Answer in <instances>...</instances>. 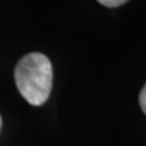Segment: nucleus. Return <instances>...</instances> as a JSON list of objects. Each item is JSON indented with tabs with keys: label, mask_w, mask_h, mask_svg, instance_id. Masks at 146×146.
<instances>
[{
	"label": "nucleus",
	"mask_w": 146,
	"mask_h": 146,
	"mask_svg": "<svg viewBox=\"0 0 146 146\" xmlns=\"http://www.w3.org/2000/svg\"><path fill=\"white\" fill-rule=\"evenodd\" d=\"M98 1L106 7H117L125 4L128 0H98Z\"/></svg>",
	"instance_id": "obj_2"
},
{
	"label": "nucleus",
	"mask_w": 146,
	"mask_h": 146,
	"mask_svg": "<svg viewBox=\"0 0 146 146\" xmlns=\"http://www.w3.org/2000/svg\"><path fill=\"white\" fill-rule=\"evenodd\" d=\"M139 104H140V107L143 110V112L146 115V84L144 85V88L141 89L139 94Z\"/></svg>",
	"instance_id": "obj_3"
},
{
	"label": "nucleus",
	"mask_w": 146,
	"mask_h": 146,
	"mask_svg": "<svg viewBox=\"0 0 146 146\" xmlns=\"http://www.w3.org/2000/svg\"><path fill=\"white\" fill-rule=\"evenodd\" d=\"M0 129H1V117H0Z\"/></svg>",
	"instance_id": "obj_4"
},
{
	"label": "nucleus",
	"mask_w": 146,
	"mask_h": 146,
	"mask_svg": "<svg viewBox=\"0 0 146 146\" xmlns=\"http://www.w3.org/2000/svg\"><path fill=\"white\" fill-rule=\"evenodd\" d=\"M15 82L28 104L40 106L48 100L52 88V66L44 54L31 52L18 61Z\"/></svg>",
	"instance_id": "obj_1"
}]
</instances>
